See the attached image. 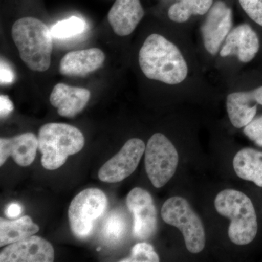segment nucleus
Returning <instances> with one entry per match:
<instances>
[{
    "label": "nucleus",
    "mask_w": 262,
    "mask_h": 262,
    "mask_svg": "<svg viewBox=\"0 0 262 262\" xmlns=\"http://www.w3.org/2000/svg\"><path fill=\"white\" fill-rule=\"evenodd\" d=\"M139 63L148 79L165 84L181 83L188 74L187 63L180 50L160 34L146 38L139 51Z\"/></svg>",
    "instance_id": "nucleus-1"
},
{
    "label": "nucleus",
    "mask_w": 262,
    "mask_h": 262,
    "mask_svg": "<svg viewBox=\"0 0 262 262\" xmlns=\"http://www.w3.org/2000/svg\"><path fill=\"white\" fill-rule=\"evenodd\" d=\"M12 37L20 58L34 72L49 69L53 52V36L42 20L33 17L18 19L12 28Z\"/></svg>",
    "instance_id": "nucleus-2"
},
{
    "label": "nucleus",
    "mask_w": 262,
    "mask_h": 262,
    "mask_svg": "<svg viewBox=\"0 0 262 262\" xmlns=\"http://www.w3.org/2000/svg\"><path fill=\"white\" fill-rule=\"evenodd\" d=\"M215 210L230 220L229 239L237 246L252 242L258 232L257 216L251 200L235 189L222 190L215 196Z\"/></svg>",
    "instance_id": "nucleus-3"
},
{
    "label": "nucleus",
    "mask_w": 262,
    "mask_h": 262,
    "mask_svg": "<svg viewBox=\"0 0 262 262\" xmlns=\"http://www.w3.org/2000/svg\"><path fill=\"white\" fill-rule=\"evenodd\" d=\"M38 142L43 168L54 170L61 167L69 156L82 149L84 138L82 133L72 125L48 123L39 129Z\"/></svg>",
    "instance_id": "nucleus-4"
},
{
    "label": "nucleus",
    "mask_w": 262,
    "mask_h": 262,
    "mask_svg": "<svg viewBox=\"0 0 262 262\" xmlns=\"http://www.w3.org/2000/svg\"><path fill=\"white\" fill-rule=\"evenodd\" d=\"M161 216L165 223L182 232L189 252L198 253L204 249L206 232L203 222L187 200L179 196L169 198L162 207Z\"/></svg>",
    "instance_id": "nucleus-5"
},
{
    "label": "nucleus",
    "mask_w": 262,
    "mask_h": 262,
    "mask_svg": "<svg viewBox=\"0 0 262 262\" xmlns=\"http://www.w3.org/2000/svg\"><path fill=\"white\" fill-rule=\"evenodd\" d=\"M107 198L96 188L84 189L75 196L69 208L71 229L80 239L89 237L94 231L95 222L106 211Z\"/></svg>",
    "instance_id": "nucleus-6"
},
{
    "label": "nucleus",
    "mask_w": 262,
    "mask_h": 262,
    "mask_svg": "<svg viewBox=\"0 0 262 262\" xmlns=\"http://www.w3.org/2000/svg\"><path fill=\"white\" fill-rule=\"evenodd\" d=\"M144 153L148 178L155 187H163L175 174L178 151L166 136L158 133L148 141Z\"/></svg>",
    "instance_id": "nucleus-7"
},
{
    "label": "nucleus",
    "mask_w": 262,
    "mask_h": 262,
    "mask_svg": "<svg viewBox=\"0 0 262 262\" xmlns=\"http://www.w3.org/2000/svg\"><path fill=\"white\" fill-rule=\"evenodd\" d=\"M145 149L141 139L134 138L127 141L120 151L100 168L98 178L106 183L122 182L135 171Z\"/></svg>",
    "instance_id": "nucleus-8"
},
{
    "label": "nucleus",
    "mask_w": 262,
    "mask_h": 262,
    "mask_svg": "<svg viewBox=\"0 0 262 262\" xmlns=\"http://www.w3.org/2000/svg\"><path fill=\"white\" fill-rule=\"evenodd\" d=\"M126 205L134 215V237L141 241L150 238L157 229V211L152 196L142 188H134L127 194Z\"/></svg>",
    "instance_id": "nucleus-9"
},
{
    "label": "nucleus",
    "mask_w": 262,
    "mask_h": 262,
    "mask_svg": "<svg viewBox=\"0 0 262 262\" xmlns=\"http://www.w3.org/2000/svg\"><path fill=\"white\" fill-rule=\"evenodd\" d=\"M232 27V10L224 2H215L201 27L204 46L210 54L218 53Z\"/></svg>",
    "instance_id": "nucleus-10"
},
{
    "label": "nucleus",
    "mask_w": 262,
    "mask_h": 262,
    "mask_svg": "<svg viewBox=\"0 0 262 262\" xmlns=\"http://www.w3.org/2000/svg\"><path fill=\"white\" fill-rule=\"evenodd\" d=\"M54 249L51 243L39 236L31 235L8 245L0 253L1 262H52Z\"/></svg>",
    "instance_id": "nucleus-11"
},
{
    "label": "nucleus",
    "mask_w": 262,
    "mask_h": 262,
    "mask_svg": "<svg viewBox=\"0 0 262 262\" xmlns=\"http://www.w3.org/2000/svg\"><path fill=\"white\" fill-rule=\"evenodd\" d=\"M260 49L258 34L248 24H241L230 31L220 52L222 57L237 56L243 63L252 61Z\"/></svg>",
    "instance_id": "nucleus-12"
},
{
    "label": "nucleus",
    "mask_w": 262,
    "mask_h": 262,
    "mask_svg": "<svg viewBox=\"0 0 262 262\" xmlns=\"http://www.w3.org/2000/svg\"><path fill=\"white\" fill-rule=\"evenodd\" d=\"M257 104L262 106V86L253 91L228 95L227 110L232 125L241 128L248 125L256 116Z\"/></svg>",
    "instance_id": "nucleus-13"
},
{
    "label": "nucleus",
    "mask_w": 262,
    "mask_h": 262,
    "mask_svg": "<svg viewBox=\"0 0 262 262\" xmlns=\"http://www.w3.org/2000/svg\"><path fill=\"white\" fill-rule=\"evenodd\" d=\"M90 98L91 92L88 89L58 83L52 91L50 102L57 108L58 115L72 118L85 108Z\"/></svg>",
    "instance_id": "nucleus-14"
},
{
    "label": "nucleus",
    "mask_w": 262,
    "mask_h": 262,
    "mask_svg": "<svg viewBox=\"0 0 262 262\" xmlns=\"http://www.w3.org/2000/svg\"><path fill=\"white\" fill-rule=\"evenodd\" d=\"M144 15L140 0H116L108 13V21L120 37L130 35Z\"/></svg>",
    "instance_id": "nucleus-15"
},
{
    "label": "nucleus",
    "mask_w": 262,
    "mask_h": 262,
    "mask_svg": "<svg viewBox=\"0 0 262 262\" xmlns=\"http://www.w3.org/2000/svg\"><path fill=\"white\" fill-rule=\"evenodd\" d=\"M105 54L98 48H89L70 52L60 62L61 75L70 77H84L102 67Z\"/></svg>",
    "instance_id": "nucleus-16"
},
{
    "label": "nucleus",
    "mask_w": 262,
    "mask_h": 262,
    "mask_svg": "<svg viewBox=\"0 0 262 262\" xmlns=\"http://www.w3.org/2000/svg\"><path fill=\"white\" fill-rule=\"evenodd\" d=\"M39 146L38 138L32 133H25L15 137L0 139V165H3L11 156L22 167L34 162Z\"/></svg>",
    "instance_id": "nucleus-17"
},
{
    "label": "nucleus",
    "mask_w": 262,
    "mask_h": 262,
    "mask_svg": "<svg viewBox=\"0 0 262 262\" xmlns=\"http://www.w3.org/2000/svg\"><path fill=\"white\" fill-rule=\"evenodd\" d=\"M233 168L239 178L262 187V151L251 148L239 150L234 156Z\"/></svg>",
    "instance_id": "nucleus-18"
},
{
    "label": "nucleus",
    "mask_w": 262,
    "mask_h": 262,
    "mask_svg": "<svg viewBox=\"0 0 262 262\" xmlns=\"http://www.w3.org/2000/svg\"><path fill=\"white\" fill-rule=\"evenodd\" d=\"M39 227L29 215L14 221L0 220V246H7L33 235Z\"/></svg>",
    "instance_id": "nucleus-19"
},
{
    "label": "nucleus",
    "mask_w": 262,
    "mask_h": 262,
    "mask_svg": "<svg viewBox=\"0 0 262 262\" xmlns=\"http://www.w3.org/2000/svg\"><path fill=\"white\" fill-rule=\"evenodd\" d=\"M213 0H177L169 8V18L176 23H184L193 15H203L211 9Z\"/></svg>",
    "instance_id": "nucleus-20"
},
{
    "label": "nucleus",
    "mask_w": 262,
    "mask_h": 262,
    "mask_svg": "<svg viewBox=\"0 0 262 262\" xmlns=\"http://www.w3.org/2000/svg\"><path fill=\"white\" fill-rule=\"evenodd\" d=\"M127 231L125 215L120 210H113L103 220L101 236L105 242L115 244L124 238Z\"/></svg>",
    "instance_id": "nucleus-21"
},
{
    "label": "nucleus",
    "mask_w": 262,
    "mask_h": 262,
    "mask_svg": "<svg viewBox=\"0 0 262 262\" xmlns=\"http://www.w3.org/2000/svg\"><path fill=\"white\" fill-rule=\"evenodd\" d=\"M85 27L84 20L78 17L72 16L58 21L52 27L51 32L53 37L56 39H68L83 32Z\"/></svg>",
    "instance_id": "nucleus-22"
},
{
    "label": "nucleus",
    "mask_w": 262,
    "mask_h": 262,
    "mask_svg": "<svg viewBox=\"0 0 262 262\" xmlns=\"http://www.w3.org/2000/svg\"><path fill=\"white\" fill-rule=\"evenodd\" d=\"M158 253L154 248L147 243H139L134 246L129 257L120 260L121 262H158Z\"/></svg>",
    "instance_id": "nucleus-23"
},
{
    "label": "nucleus",
    "mask_w": 262,
    "mask_h": 262,
    "mask_svg": "<svg viewBox=\"0 0 262 262\" xmlns=\"http://www.w3.org/2000/svg\"><path fill=\"white\" fill-rule=\"evenodd\" d=\"M239 3L248 17L262 27V0H239Z\"/></svg>",
    "instance_id": "nucleus-24"
},
{
    "label": "nucleus",
    "mask_w": 262,
    "mask_h": 262,
    "mask_svg": "<svg viewBox=\"0 0 262 262\" xmlns=\"http://www.w3.org/2000/svg\"><path fill=\"white\" fill-rule=\"evenodd\" d=\"M245 135L253 141L256 145L262 147V116L253 119L244 127Z\"/></svg>",
    "instance_id": "nucleus-25"
},
{
    "label": "nucleus",
    "mask_w": 262,
    "mask_h": 262,
    "mask_svg": "<svg viewBox=\"0 0 262 262\" xmlns=\"http://www.w3.org/2000/svg\"><path fill=\"white\" fill-rule=\"evenodd\" d=\"M1 84H10L14 81L15 75L14 72H13L12 69L10 68L8 63H7L6 61H4V60H1Z\"/></svg>",
    "instance_id": "nucleus-26"
},
{
    "label": "nucleus",
    "mask_w": 262,
    "mask_h": 262,
    "mask_svg": "<svg viewBox=\"0 0 262 262\" xmlns=\"http://www.w3.org/2000/svg\"><path fill=\"white\" fill-rule=\"evenodd\" d=\"M14 110L13 103L8 96L5 95L0 96V115L1 118L8 117Z\"/></svg>",
    "instance_id": "nucleus-27"
},
{
    "label": "nucleus",
    "mask_w": 262,
    "mask_h": 262,
    "mask_svg": "<svg viewBox=\"0 0 262 262\" xmlns=\"http://www.w3.org/2000/svg\"><path fill=\"white\" fill-rule=\"evenodd\" d=\"M22 212V207L17 203H10L5 210V215L10 219L16 218Z\"/></svg>",
    "instance_id": "nucleus-28"
}]
</instances>
